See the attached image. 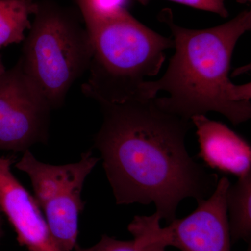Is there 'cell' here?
I'll use <instances>...</instances> for the list:
<instances>
[{
    "label": "cell",
    "instance_id": "cell-1",
    "mask_svg": "<svg viewBox=\"0 0 251 251\" xmlns=\"http://www.w3.org/2000/svg\"><path fill=\"white\" fill-rule=\"evenodd\" d=\"M99 105L103 122L94 146L117 204L153 203L171 223L183 200L199 202L214 192L219 176L186 150L191 120L164 111L153 98Z\"/></svg>",
    "mask_w": 251,
    "mask_h": 251
},
{
    "label": "cell",
    "instance_id": "cell-2",
    "mask_svg": "<svg viewBox=\"0 0 251 251\" xmlns=\"http://www.w3.org/2000/svg\"><path fill=\"white\" fill-rule=\"evenodd\" d=\"M159 19L172 31L175 52L161 78L142 85L140 99L153 98L162 110L185 120L216 112L234 126L248 121L251 84L234 85L228 74L238 40L251 29V10L204 29L180 27L171 9L163 10Z\"/></svg>",
    "mask_w": 251,
    "mask_h": 251
},
{
    "label": "cell",
    "instance_id": "cell-3",
    "mask_svg": "<svg viewBox=\"0 0 251 251\" xmlns=\"http://www.w3.org/2000/svg\"><path fill=\"white\" fill-rule=\"evenodd\" d=\"M93 55L82 90L98 103L140 100L145 78L156 76L174 41L144 25L124 7L83 10Z\"/></svg>",
    "mask_w": 251,
    "mask_h": 251
},
{
    "label": "cell",
    "instance_id": "cell-4",
    "mask_svg": "<svg viewBox=\"0 0 251 251\" xmlns=\"http://www.w3.org/2000/svg\"><path fill=\"white\" fill-rule=\"evenodd\" d=\"M24 41V72L52 109L62 106L73 84L90 68L93 50L87 29L62 10L39 4Z\"/></svg>",
    "mask_w": 251,
    "mask_h": 251
},
{
    "label": "cell",
    "instance_id": "cell-5",
    "mask_svg": "<svg viewBox=\"0 0 251 251\" xmlns=\"http://www.w3.org/2000/svg\"><path fill=\"white\" fill-rule=\"evenodd\" d=\"M23 153L15 167L29 176L34 199L59 249L72 251L77 244L79 216L85 206L81 199L84 183L100 158L89 151L76 163L54 166L39 161L29 150Z\"/></svg>",
    "mask_w": 251,
    "mask_h": 251
},
{
    "label": "cell",
    "instance_id": "cell-6",
    "mask_svg": "<svg viewBox=\"0 0 251 251\" xmlns=\"http://www.w3.org/2000/svg\"><path fill=\"white\" fill-rule=\"evenodd\" d=\"M220 178L209 197L198 202L197 209L184 219H174L161 227L156 213L137 216L128 226L140 251H166L174 247L181 251H230L226 196L230 186Z\"/></svg>",
    "mask_w": 251,
    "mask_h": 251
},
{
    "label": "cell",
    "instance_id": "cell-7",
    "mask_svg": "<svg viewBox=\"0 0 251 251\" xmlns=\"http://www.w3.org/2000/svg\"><path fill=\"white\" fill-rule=\"evenodd\" d=\"M51 110L19 59L0 75V150L24 153L36 144L45 143Z\"/></svg>",
    "mask_w": 251,
    "mask_h": 251
},
{
    "label": "cell",
    "instance_id": "cell-8",
    "mask_svg": "<svg viewBox=\"0 0 251 251\" xmlns=\"http://www.w3.org/2000/svg\"><path fill=\"white\" fill-rule=\"evenodd\" d=\"M14 156H0V209L28 251H62L35 199L11 172Z\"/></svg>",
    "mask_w": 251,
    "mask_h": 251
},
{
    "label": "cell",
    "instance_id": "cell-9",
    "mask_svg": "<svg viewBox=\"0 0 251 251\" xmlns=\"http://www.w3.org/2000/svg\"><path fill=\"white\" fill-rule=\"evenodd\" d=\"M191 121L196 128L199 156L208 166L238 178L251 173V146L240 135L206 115Z\"/></svg>",
    "mask_w": 251,
    "mask_h": 251
},
{
    "label": "cell",
    "instance_id": "cell-10",
    "mask_svg": "<svg viewBox=\"0 0 251 251\" xmlns=\"http://www.w3.org/2000/svg\"><path fill=\"white\" fill-rule=\"evenodd\" d=\"M231 241H248L251 234V173L231 184L226 196Z\"/></svg>",
    "mask_w": 251,
    "mask_h": 251
},
{
    "label": "cell",
    "instance_id": "cell-11",
    "mask_svg": "<svg viewBox=\"0 0 251 251\" xmlns=\"http://www.w3.org/2000/svg\"><path fill=\"white\" fill-rule=\"evenodd\" d=\"M39 7L34 0H0V49L25 40L31 26L29 17Z\"/></svg>",
    "mask_w": 251,
    "mask_h": 251
},
{
    "label": "cell",
    "instance_id": "cell-12",
    "mask_svg": "<svg viewBox=\"0 0 251 251\" xmlns=\"http://www.w3.org/2000/svg\"><path fill=\"white\" fill-rule=\"evenodd\" d=\"M74 249L75 251H139L133 239L131 241L118 240L107 235H103L93 247L84 249L76 244Z\"/></svg>",
    "mask_w": 251,
    "mask_h": 251
},
{
    "label": "cell",
    "instance_id": "cell-13",
    "mask_svg": "<svg viewBox=\"0 0 251 251\" xmlns=\"http://www.w3.org/2000/svg\"><path fill=\"white\" fill-rule=\"evenodd\" d=\"M143 5L148 4L150 0H137ZM178 4L190 6L194 9L209 11L219 14L221 17L226 18L228 16V11L225 6L224 0H170Z\"/></svg>",
    "mask_w": 251,
    "mask_h": 251
},
{
    "label": "cell",
    "instance_id": "cell-14",
    "mask_svg": "<svg viewBox=\"0 0 251 251\" xmlns=\"http://www.w3.org/2000/svg\"><path fill=\"white\" fill-rule=\"evenodd\" d=\"M3 224H4V222H3L2 213H1V209H0V242H1L3 236H4V229H3Z\"/></svg>",
    "mask_w": 251,
    "mask_h": 251
},
{
    "label": "cell",
    "instance_id": "cell-15",
    "mask_svg": "<svg viewBox=\"0 0 251 251\" xmlns=\"http://www.w3.org/2000/svg\"><path fill=\"white\" fill-rule=\"evenodd\" d=\"M5 71H6V69H5L2 60H1V56H0V75H1L3 73H4Z\"/></svg>",
    "mask_w": 251,
    "mask_h": 251
},
{
    "label": "cell",
    "instance_id": "cell-16",
    "mask_svg": "<svg viewBox=\"0 0 251 251\" xmlns=\"http://www.w3.org/2000/svg\"><path fill=\"white\" fill-rule=\"evenodd\" d=\"M237 1L241 4H246V3L251 2V0H237Z\"/></svg>",
    "mask_w": 251,
    "mask_h": 251
}]
</instances>
